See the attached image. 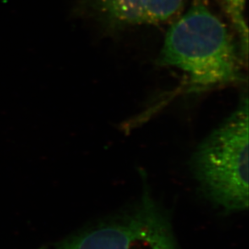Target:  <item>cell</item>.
Returning <instances> with one entry per match:
<instances>
[{
    "label": "cell",
    "mask_w": 249,
    "mask_h": 249,
    "mask_svg": "<svg viewBox=\"0 0 249 249\" xmlns=\"http://www.w3.org/2000/svg\"><path fill=\"white\" fill-rule=\"evenodd\" d=\"M228 17L238 35V42L245 58L249 54V28L245 19L246 0H223Z\"/></svg>",
    "instance_id": "obj_5"
},
{
    "label": "cell",
    "mask_w": 249,
    "mask_h": 249,
    "mask_svg": "<svg viewBox=\"0 0 249 249\" xmlns=\"http://www.w3.org/2000/svg\"><path fill=\"white\" fill-rule=\"evenodd\" d=\"M183 0H143L144 24L167 21L178 12Z\"/></svg>",
    "instance_id": "obj_6"
},
{
    "label": "cell",
    "mask_w": 249,
    "mask_h": 249,
    "mask_svg": "<svg viewBox=\"0 0 249 249\" xmlns=\"http://www.w3.org/2000/svg\"><path fill=\"white\" fill-rule=\"evenodd\" d=\"M60 249H178L165 213L143 193L125 214L73 238Z\"/></svg>",
    "instance_id": "obj_3"
},
{
    "label": "cell",
    "mask_w": 249,
    "mask_h": 249,
    "mask_svg": "<svg viewBox=\"0 0 249 249\" xmlns=\"http://www.w3.org/2000/svg\"><path fill=\"white\" fill-rule=\"evenodd\" d=\"M97 18L111 30L144 24L143 0H86Z\"/></svg>",
    "instance_id": "obj_4"
},
{
    "label": "cell",
    "mask_w": 249,
    "mask_h": 249,
    "mask_svg": "<svg viewBox=\"0 0 249 249\" xmlns=\"http://www.w3.org/2000/svg\"><path fill=\"white\" fill-rule=\"evenodd\" d=\"M193 169L207 197L228 212L249 207V99L195 152Z\"/></svg>",
    "instance_id": "obj_2"
},
{
    "label": "cell",
    "mask_w": 249,
    "mask_h": 249,
    "mask_svg": "<svg viewBox=\"0 0 249 249\" xmlns=\"http://www.w3.org/2000/svg\"><path fill=\"white\" fill-rule=\"evenodd\" d=\"M247 59L225 24L203 0H194L165 34L157 64L186 74L187 93H201L245 81Z\"/></svg>",
    "instance_id": "obj_1"
}]
</instances>
